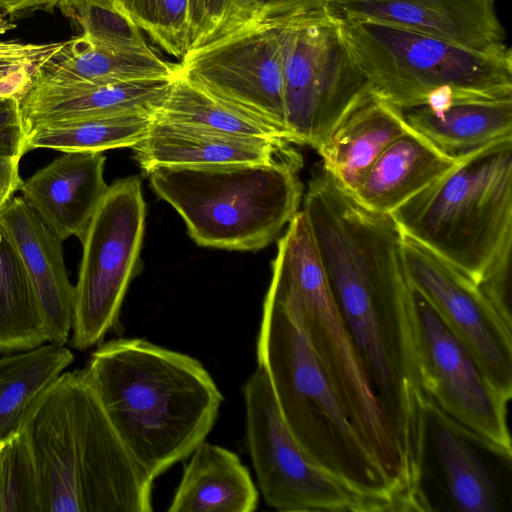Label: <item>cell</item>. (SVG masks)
Returning a JSON list of instances; mask_svg holds the SVG:
<instances>
[{"label": "cell", "instance_id": "6da1fadb", "mask_svg": "<svg viewBox=\"0 0 512 512\" xmlns=\"http://www.w3.org/2000/svg\"><path fill=\"white\" fill-rule=\"evenodd\" d=\"M83 370L114 429L153 479L205 441L223 402L197 359L141 338L100 345Z\"/></svg>", "mask_w": 512, "mask_h": 512}, {"label": "cell", "instance_id": "7a4b0ae2", "mask_svg": "<svg viewBox=\"0 0 512 512\" xmlns=\"http://www.w3.org/2000/svg\"><path fill=\"white\" fill-rule=\"evenodd\" d=\"M20 430L35 469L40 512H151L154 479L108 419L84 370L63 372Z\"/></svg>", "mask_w": 512, "mask_h": 512}, {"label": "cell", "instance_id": "3957f363", "mask_svg": "<svg viewBox=\"0 0 512 512\" xmlns=\"http://www.w3.org/2000/svg\"><path fill=\"white\" fill-rule=\"evenodd\" d=\"M256 356L304 453L329 475L400 511L392 481L354 429L296 313L265 296Z\"/></svg>", "mask_w": 512, "mask_h": 512}, {"label": "cell", "instance_id": "277c9868", "mask_svg": "<svg viewBox=\"0 0 512 512\" xmlns=\"http://www.w3.org/2000/svg\"><path fill=\"white\" fill-rule=\"evenodd\" d=\"M266 296L296 313L354 429L401 494L400 447L335 302L303 210L278 240Z\"/></svg>", "mask_w": 512, "mask_h": 512}, {"label": "cell", "instance_id": "5b68a950", "mask_svg": "<svg viewBox=\"0 0 512 512\" xmlns=\"http://www.w3.org/2000/svg\"><path fill=\"white\" fill-rule=\"evenodd\" d=\"M400 231L480 284L512 252V137L462 158L394 210Z\"/></svg>", "mask_w": 512, "mask_h": 512}, {"label": "cell", "instance_id": "8992f818", "mask_svg": "<svg viewBox=\"0 0 512 512\" xmlns=\"http://www.w3.org/2000/svg\"><path fill=\"white\" fill-rule=\"evenodd\" d=\"M301 167V155L292 148L267 163L157 166L147 174L198 245L256 251L299 211Z\"/></svg>", "mask_w": 512, "mask_h": 512}, {"label": "cell", "instance_id": "52a82bcc", "mask_svg": "<svg viewBox=\"0 0 512 512\" xmlns=\"http://www.w3.org/2000/svg\"><path fill=\"white\" fill-rule=\"evenodd\" d=\"M367 84L400 111L512 99L511 50L482 53L380 22L340 18Z\"/></svg>", "mask_w": 512, "mask_h": 512}, {"label": "cell", "instance_id": "ba28073f", "mask_svg": "<svg viewBox=\"0 0 512 512\" xmlns=\"http://www.w3.org/2000/svg\"><path fill=\"white\" fill-rule=\"evenodd\" d=\"M282 44L287 126L316 149L368 84L329 8L282 20Z\"/></svg>", "mask_w": 512, "mask_h": 512}, {"label": "cell", "instance_id": "9c48e42d", "mask_svg": "<svg viewBox=\"0 0 512 512\" xmlns=\"http://www.w3.org/2000/svg\"><path fill=\"white\" fill-rule=\"evenodd\" d=\"M146 217L141 181H115L85 234L75 286L71 345L86 350L119 322L128 286L138 269Z\"/></svg>", "mask_w": 512, "mask_h": 512}, {"label": "cell", "instance_id": "30bf717a", "mask_svg": "<svg viewBox=\"0 0 512 512\" xmlns=\"http://www.w3.org/2000/svg\"><path fill=\"white\" fill-rule=\"evenodd\" d=\"M246 442L267 505L281 512L390 511L380 499L335 479L300 448L279 412L261 367L243 386Z\"/></svg>", "mask_w": 512, "mask_h": 512}, {"label": "cell", "instance_id": "8fae6325", "mask_svg": "<svg viewBox=\"0 0 512 512\" xmlns=\"http://www.w3.org/2000/svg\"><path fill=\"white\" fill-rule=\"evenodd\" d=\"M416 363L421 387L462 432L511 460L510 400L499 393L433 307L411 285Z\"/></svg>", "mask_w": 512, "mask_h": 512}, {"label": "cell", "instance_id": "7c38bea8", "mask_svg": "<svg viewBox=\"0 0 512 512\" xmlns=\"http://www.w3.org/2000/svg\"><path fill=\"white\" fill-rule=\"evenodd\" d=\"M180 76L225 105L285 133L282 20L230 34L189 50Z\"/></svg>", "mask_w": 512, "mask_h": 512}, {"label": "cell", "instance_id": "4fadbf2b", "mask_svg": "<svg viewBox=\"0 0 512 512\" xmlns=\"http://www.w3.org/2000/svg\"><path fill=\"white\" fill-rule=\"evenodd\" d=\"M402 257L410 285L433 307L471 353L489 382L512 396V321L473 279L402 233Z\"/></svg>", "mask_w": 512, "mask_h": 512}, {"label": "cell", "instance_id": "5bb4252c", "mask_svg": "<svg viewBox=\"0 0 512 512\" xmlns=\"http://www.w3.org/2000/svg\"><path fill=\"white\" fill-rule=\"evenodd\" d=\"M339 18L380 22L482 53L510 50L496 0H331Z\"/></svg>", "mask_w": 512, "mask_h": 512}, {"label": "cell", "instance_id": "9a60e30c", "mask_svg": "<svg viewBox=\"0 0 512 512\" xmlns=\"http://www.w3.org/2000/svg\"><path fill=\"white\" fill-rule=\"evenodd\" d=\"M105 160L99 151L65 152L23 181L21 198L62 242L84 240L108 189Z\"/></svg>", "mask_w": 512, "mask_h": 512}, {"label": "cell", "instance_id": "2e32d148", "mask_svg": "<svg viewBox=\"0 0 512 512\" xmlns=\"http://www.w3.org/2000/svg\"><path fill=\"white\" fill-rule=\"evenodd\" d=\"M175 77L96 85L32 78L20 100L25 130L28 135L37 127L57 122L133 112L156 114Z\"/></svg>", "mask_w": 512, "mask_h": 512}, {"label": "cell", "instance_id": "e0dca14e", "mask_svg": "<svg viewBox=\"0 0 512 512\" xmlns=\"http://www.w3.org/2000/svg\"><path fill=\"white\" fill-rule=\"evenodd\" d=\"M0 225L14 243L35 290L48 342L64 345L72 330L75 287L69 281L62 241L21 197L0 212Z\"/></svg>", "mask_w": 512, "mask_h": 512}, {"label": "cell", "instance_id": "ac0fdd59", "mask_svg": "<svg viewBox=\"0 0 512 512\" xmlns=\"http://www.w3.org/2000/svg\"><path fill=\"white\" fill-rule=\"evenodd\" d=\"M407 127L402 112L368 85L315 149L321 170L352 195L380 153Z\"/></svg>", "mask_w": 512, "mask_h": 512}, {"label": "cell", "instance_id": "d6986e66", "mask_svg": "<svg viewBox=\"0 0 512 512\" xmlns=\"http://www.w3.org/2000/svg\"><path fill=\"white\" fill-rule=\"evenodd\" d=\"M132 148L135 160L147 173L157 166L267 163L293 147L220 134L155 117L147 136Z\"/></svg>", "mask_w": 512, "mask_h": 512}, {"label": "cell", "instance_id": "ffe728a7", "mask_svg": "<svg viewBox=\"0 0 512 512\" xmlns=\"http://www.w3.org/2000/svg\"><path fill=\"white\" fill-rule=\"evenodd\" d=\"M458 160L408 126L380 153L352 196L368 210L391 214Z\"/></svg>", "mask_w": 512, "mask_h": 512}, {"label": "cell", "instance_id": "44dd1931", "mask_svg": "<svg viewBox=\"0 0 512 512\" xmlns=\"http://www.w3.org/2000/svg\"><path fill=\"white\" fill-rule=\"evenodd\" d=\"M169 512H252L259 494L250 472L232 451L202 442L190 455Z\"/></svg>", "mask_w": 512, "mask_h": 512}, {"label": "cell", "instance_id": "7402d4cb", "mask_svg": "<svg viewBox=\"0 0 512 512\" xmlns=\"http://www.w3.org/2000/svg\"><path fill=\"white\" fill-rule=\"evenodd\" d=\"M401 112L410 128L454 159L512 137V99L462 101Z\"/></svg>", "mask_w": 512, "mask_h": 512}, {"label": "cell", "instance_id": "603a6c76", "mask_svg": "<svg viewBox=\"0 0 512 512\" xmlns=\"http://www.w3.org/2000/svg\"><path fill=\"white\" fill-rule=\"evenodd\" d=\"M172 66L151 52L123 51L92 42L84 34L64 45L37 69L33 78L63 83L108 84L175 77Z\"/></svg>", "mask_w": 512, "mask_h": 512}, {"label": "cell", "instance_id": "cb8c5ba5", "mask_svg": "<svg viewBox=\"0 0 512 512\" xmlns=\"http://www.w3.org/2000/svg\"><path fill=\"white\" fill-rule=\"evenodd\" d=\"M426 412L427 419L434 424L436 451L447 496L454 508L461 512L500 511L499 495L491 472L465 440L466 434L428 396Z\"/></svg>", "mask_w": 512, "mask_h": 512}, {"label": "cell", "instance_id": "d4e9b609", "mask_svg": "<svg viewBox=\"0 0 512 512\" xmlns=\"http://www.w3.org/2000/svg\"><path fill=\"white\" fill-rule=\"evenodd\" d=\"M73 360L68 348L49 342L0 358V441L20 430L30 407Z\"/></svg>", "mask_w": 512, "mask_h": 512}, {"label": "cell", "instance_id": "484cf974", "mask_svg": "<svg viewBox=\"0 0 512 512\" xmlns=\"http://www.w3.org/2000/svg\"><path fill=\"white\" fill-rule=\"evenodd\" d=\"M48 342L43 314L22 259L0 225V353Z\"/></svg>", "mask_w": 512, "mask_h": 512}, {"label": "cell", "instance_id": "4316f807", "mask_svg": "<svg viewBox=\"0 0 512 512\" xmlns=\"http://www.w3.org/2000/svg\"><path fill=\"white\" fill-rule=\"evenodd\" d=\"M155 117L230 136L258 139L277 145L293 144L282 131L225 105L190 84L178 73Z\"/></svg>", "mask_w": 512, "mask_h": 512}, {"label": "cell", "instance_id": "83f0119b", "mask_svg": "<svg viewBox=\"0 0 512 512\" xmlns=\"http://www.w3.org/2000/svg\"><path fill=\"white\" fill-rule=\"evenodd\" d=\"M154 113L133 112L57 122L32 130L25 151L46 148L56 151H99L134 147L150 131Z\"/></svg>", "mask_w": 512, "mask_h": 512}, {"label": "cell", "instance_id": "f1b7e54d", "mask_svg": "<svg viewBox=\"0 0 512 512\" xmlns=\"http://www.w3.org/2000/svg\"><path fill=\"white\" fill-rule=\"evenodd\" d=\"M60 9L98 45L123 51H152L140 29L114 0H68Z\"/></svg>", "mask_w": 512, "mask_h": 512}, {"label": "cell", "instance_id": "f546056e", "mask_svg": "<svg viewBox=\"0 0 512 512\" xmlns=\"http://www.w3.org/2000/svg\"><path fill=\"white\" fill-rule=\"evenodd\" d=\"M129 19L167 54L189 51V0H114Z\"/></svg>", "mask_w": 512, "mask_h": 512}, {"label": "cell", "instance_id": "4dcf8cb0", "mask_svg": "<svg viewBox=\"0 0 512 512\" xmlns=\"http://www.w3.org/2000/svg\"><path fill=\"white\" fill-rule=\"evenodd\" d=\"M0 512H40L33 460L21 430L0 441Z\"/></svg>", "mask_w": 512, "mask_h": 512}, {"label": "cell", "instance_id": "1f68e13d", "mask_svg": "<svg viewBox=\"0 0 512 512\" xmlns=\"http://www.w3.org/2000/svg\"><path fill=\"white\" fill-rule=\"evenodd\" d=\"M331 0H244L239 9L204 43L253 27L328 8Z\"/></svg>", "mask_w": 512, "mask_h": 512}, {"label": "cell", "instance_id": "d6a6232c", "mask_svg": "<svg viewBox=\"0 0 512 512\" xmlns=\"http://www.w3.org/2000/svg\"><path fill=\"white\" fill-rule=\"evenodd\" d=\"M244 0H189V50L203 45Z\"/></svg>", "mask_w": 512, "mask_h": 512}, {"label": "cell", "instance_id": "836d02e7", "mask_svg": "<svg viewBox=\"0 0 512 512\" xmlns=\"http://www.w3.org/2000/svg\"><path fill=\"white\" fill-rule=\"evenodd\" d=\"M64 43L65 41L43 44L0 41V81L22 69L37 71Z\"/></svg>", "mask_w": 512, "mask_h": 512}, {"label": "cell", "instance_id": "e575fe53", "mask_svg": "<svg viewBox=\"0 0 512 512\" xmlns=\"http://www.w3.org/2000/svg\"><path fill=\"white\" fill-rule=\"evenodd\" d=\"M20 98L0 97V157H22L25 151L27 132L25 130Z\"/></svg>", "mask_w": 512, "mask_h": 512}, {"label": "cell", "instance_id": "d590c367", "mask_svg": "<svg viewBox=\"0 0 512 512\" xmlns=\"http://www.w3.org/2000/svg\"><path fill=\"white\" fill-rule=\"evenodd\" d=\"M20 159L17 156L0 157V212L23 184L19 175Z\"/></svg>", "mask_w": 512, "mask_h": 512}, {"label": "cell", "instance_id": "8d00e7d4", "mask_svg": "<svg viewBox=\"0 0 512 512\" xmlns=\"http://www.w3.org/2000/svg\"><path fill=\"white\" fill-rule=\"evenodd\" d=\"M68 0H0V10L11 20L25 17L37 11L52 12L61 8Z\"/></svg>", "mask_w": 512, "mask_h": 512}, {"label": "cell", "instance_id": "74e56055", "mask_svg": "<svg viewBox=\"0 0 512 512\" xmlns=\"http://www.w3.org/2000/svg\"><path fill=\"white\" fill-rule=\"evenodd\" d=\"M33 71L22 69L0 81V97L17 96L20 99L29 88Z\"/></svg>", "mask_w": 512, "mask_h": 512}, {"label": "cell", "instance_id": "f35d334b", "mask_svg": "<svg viewBox=\"0 0 512 512\" xmlns=\"http://www.w3.org/2000/svg\"><path fill=\"white\" fill-rule=\"evenodd\" d=\"M14 28H16V24L6 19L2 14H0V35H3Z\"/></svg>", "mask_w": 512, "mask_h": 512}]
</instances>
